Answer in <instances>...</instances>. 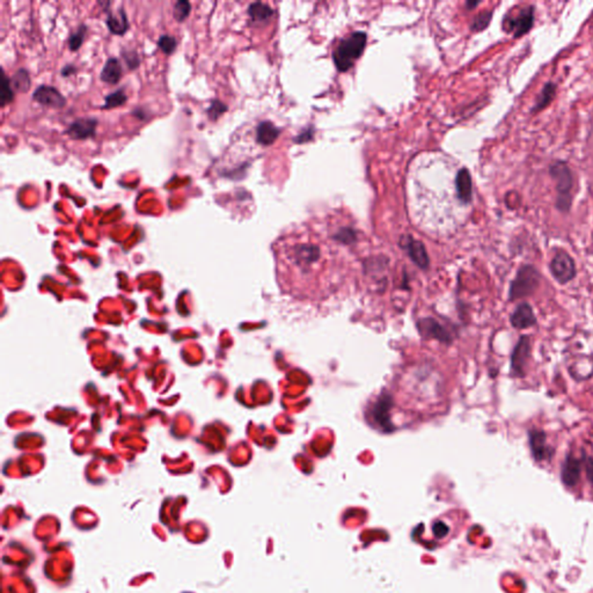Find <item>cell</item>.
<instances>
[{"label":"cell","mask_w":593,"mask_h":593,"mask_svg":"<svg viewBox=\"0 0 593 593\" xmlns=\"http://www.w3.org/2000/svg\"><path fill=\"white\" fill-rule=\"evenodd\" d=\"M528 445L532 457L538 462L550 460L555 455V448L547 443V435L543 430L531 429L528 431Z\"/></svg>","instance_id":"52a82bcc"},{"label":"cell","mask_w":593,"mask_h":593,"mask_svg":"<svg viewBox=\"0 0 593 593\" xmlns=\"http://www.w3.org/2000/svg\"><path fill=\"white\" fill-rule=\"evenodd\" d=\"M279 135H281V130L269 121H263L256 128V140L261 145H272Z\"/></svg>","instance_id":"2e32d148"},{"label":"cell","mask_w":593,"mask_h":593,"mask_svg":"<svg viewBox=\"0 0 593 593\" xmlns=\"http://www.w3.org/2000/svg\"><path fill=\"white\" fill-rule=\"evenodd\" d=\"M102 82L106 84H117L122 78V65L117 58L111 57L106 62L101 71Z\"/></svg>","instance_id":"e0dca14e"},{"label":"cell","mask_w":593,"mask_h":593,"mask_svg":"<svg viewBox=\"0 0 593 593\" xmlns=\"http://www.w3.org/2000/svg\"><path fill=\"white\" fill-rule=\"evenodd\" d=\"M479 1H474V3H472V1H468V3H466V6L468 7V10H472L473 7H477V5H479Z\"/></svg>","instance_id":"d6a6232c"},{"label":"cell","mask_w":593,"mask_h":593,"mask_svg":"<svg viewBox=\"0 0 593 593\" xmlns=\"http://www.w3.org/2000/svg\"><path fill=\"white\" fill-rule=\"evenodd\" d=\"M158 47L160 48V50L164 54L172 55L177 49V38H173L171 35H161L158 41Z\"/></svg>","instance_id":"d4e9b609"},{"label":"cell","mask_w":593,"mask_h":593,"mask_svg":"<svg viewBox=\"0 0 593 593\" xmlns=\"http://www.w3.org/2000/svg\"><path fill=\"white\" fill-rule=\"evenodd\" d=\"M534 23V7L527 6L521 9L514 18L505 16L503 28L505 32L512 33L514 38H519L530 32Z\"/></svg>","instance_id":"8992f818"},{"label":"cell","mask_w":593,"mask_h":593,"mask_svg":"<svg viewBox=\"0 0 593 593\" xmlns=\"http://www.w3.org/2000/svg\"><path fill=\"white\" fill-rule=\"evenodd\" d=\"M583 461L575 457L572 453L565 455V461L562 464L561 479L565 486L574 487L581 479L582 465Z\"/></svg>","instance_id":"30bf717a"},{"label":"cell","mask_w":593,"mask_h":593,"mask_svg":"<svg viewBox=\"0 0 593 593\" xmlns=\"http://www.w3.org/2000/svg\"><path fill=\"white\" fill-rule=\"evenodd\" d=\"M366 45V34L355 32L341 40L335 49L333 58L338 71L344 72L354 65L355 60L363 54Z\"/></svg>","instance_id":"6da1fadb"},{"label":"cell","mask_w":593,"mask_h":593,"mask_svg":"<svg viewBox=\"0 0 593 593\" xmlns=\"http://www.w3.org/2000/svg\"><path fill=\"white\" fill-rule=\"evenodd\" d=\"M549 270L553 278L561 285L568 284L577 274L574 259L568 253L561 250H558L555 255L553 256L552 261L549 263Z\"/></svg>","instance_id":"277c9868"},{"label":"cell","mask_w":593,"mask_h":593,"mask_svg":"<svg viewBox=\"0 0 593 593\" xmlns=\"http://www.w3.org/2000/svg\"><path fill=\"white\" fill-rule=\"evenodd\" d=\"M492 18V12H490V11L480 13L479 16L473 20V23L470 25V29L473 32H481V31L486 29L489 26Z\"/></svg>","instance_id":"cb8c5ba5"},{"label":"cell","mask_w":593,"mask_h":593,"mask_svg":"<svg viewBox=\"0 0 593 593\" xmlns=\"http://www.w3.org/2000/svg\"><path fill=\"white\" fill-rule=\"evenodd\" d=\"M107 13V26L111 34L124 35L129 31V20L123 9H118L117 14L109 10Z\"/></svg>","instance_id":"9a60e30c"},{"label":"cell","mask_w":593,"mask_h":593,"mask_svg":"<svg viewBox=\"0 0 593 593\" xmlns=\"http://www.w3.org/2000/svg\"><path fill=\"white\" fill-rule=\"evenodd\" d=\"M549 173L553 180L556 182V192H558L556 208L560 211L568 212L571 206V201H572L570 195L572 184H574L572 172L565 161H555L550 165Z\"/></svg>","instance_id":"3957f363"},{"label":"cell","mask_w":593,"mask_h":593,"mask_svg":"<svg viewBox=\"0 0 593 593\" xmlns=\"http://www.w3.org/2000/svg\"><path fill=\"white\" fill-rule=\"evenodd\" d=\"M74 71H76V69H74L72 65H67V67L62 70V74H63L64 77H69L71 76V74H73Z\"/></svg>","instance_id":"1f68e13d"},{"label":"cell","mask_w":593,"mask_h":593,"mask_svg":"<svg viewBox=\"0 0 593 593\" xmlns=\"http://www.w3.org/2000/svg\"><path fill=\"white\" fill-rule=\"evenodd\" d=\"M33 99L42 106L56 108V109H60L67 104V99L64 98L62 93L52 86H38V89H35Z\"/></svg>","instance_id":"ba28073f"},{"label":"cell","mask_w":593,"mask_h":593,"mask_svg":"<svg viewBox=\"0 0 593 593\" xmlns=\"http://www.w3.org/2000/svg\"><path fill=\"white\" fill-rule=\"evenodd\" d=\"M555 84L554 82H547L546 85L543 86V91L540 93L539 96L536 99V104L532 108V113H538V111H543V108H546L555 98Z\"/></svg>","instance_id":"ac0fdd59"},{"label":"cell","mask_w":593,"mask_h":593,"mask_svg":"<svg viewBox=\"0 0 593 593\" xmlns=\"http://www.w3.org/2000/svg\"><path fill=\"white\" fill-rule=\"evenodd\" d=\"M226 111H228V106L226 104H223L219 100H215V101L211 102L210 107L206 109V114H208L210 120L216 121L219 118V116L224 114Z\"/></svg>","instance_id":"4316f807"},{"label":"cell","mask_w":593,"mask_h":593,"mask_svg":"<svg viewBox=\"0 0 593 593\" xmlns=\"http://www.w3.org/2000/svg\"><path fill=\"white\" fill-rule=\"evenodd\" d=\"M313 137V130H306V131H304L303 133H300L299 136H296V139H294V142L296 143H306L309 140H311V138Z\"/></svg>","instance_id":"4dcf8cb0"},{"label":"cell","mask_w":593,"mask_h":593,"mask_svg":"<svg viewBox=\"0 0 593 593\" xmlns=\"http://www.w3.org/2000/svg\"><path fill=\"white\" fill-rule=\"evenodd\" d=\"M584 461H585V472H587V479L592 483L593 486V459L592 458H587Z\"/></svg>","instance_id":"f546056e"},{"label":"cell","mask_w":593,"mask_h":593,"mask_svg":"<svg viewBox=\"0 0 593 593\" xmlns=\"http://www.w3.org/2000/svg\"><path fill=\"white\" fill-rule=\"evenodd\" d=\"M192 12V5L189 1L187 0H180L174 5V19L177 20V23H183L186 21L187 18L189 16Z\"/></svg>","instance_id":"7402d4cb"},{"label":"cell","mask_w":593,"mask_h":593,"mask_svg":"<svg viewBox=\"0 0 593 593\" xmlns=\"http://www.w3.org/2000/svg\"><path fill=\"white\" fill-rule=\"evenodd\" d=\"M541 281V274L532 265H521L509 289V301H517L533 296Z\"/></svg>","instance_id":"7a4b0ae2"},{"label":"cell","mask_w":593,"mask_h":593,"mask_svg":"<svg viewBox=\"0 0 593 593\" xmlns=\"http://www.w3.org/2000/svg\"><path fill=\"white\" fill-rule=\"evenodd\" d=\"M272 14H274V11L267 4L260 3V1L259 3H253L248 7V16H250L253 21L261 23V21L268 20Z\"/></svg>","instance_id":"d6986e66"},{"label":"cell","mask_w":593,"mask_h":593,"mask_svg":"<svg viewBox=\"0 0 593 593\" xmlns=\"http://www.w3.org/2000/svg\"><path fill=\"white\" fill-rule=\"evenodd\" d=\"M1 89H0V102H1V107H5L7 104H11L14 99V92L12 89V82L10 78H7L6 73L1 69Z\"/></svg>","instance_id":"ffe728a7"},{"label":"cell","mask_w":593,"mask_h":593,"mask_svg":"<svg viewBox=\"0 0 593 593\" xmlns=\"http://www.w3.org/2000/svg\"><path fill=\"white\" fill-rule=\"evenodd\" d=\"M98 121L95 118H78L67 128V135L72 139H87L95 136Z\"/></svg>","instance_id":"7c38bea8"},{"label":"cell","mask_w":593,"mask_h":593,"mask_svg":"<svg viewBox=\"0 0 593 593\" xmlns=\"http://www.w3.org/2000/svg\"><path fill=\"white\" fill-rule=\"evenodd\" d=\"M86 31H87L86 26L82 25L74 34L71 35V38H70L69 40L70 50H79L80 47H82V42L85 40Z\"/></svg>","instance_id":"484cf974"},{"label":"cell","mask_w":593,"mask_h":593,"mask_svg":"<svg viewBox=\"0 0 593 593\" xmlns=\"http://www.w3.org/2000/svg\"><path fill=\"white\" fill-rule=\"evenodd\" d=\"M455 193L461 204L468 206L473 199V183L467 168H461L455 180Z\"/></svg>","instance_id":"8fae6325"},{"label":"cell","mask_w":593,"mask_h":593,"mask_svg":"<svg viewBox=\"0 0 593 593\" xmlns=\"http://www.w3.org/2000/svg\"><path fill=\"white\" fill-rule=\"evenodd\" d=\"M126 100H128V96L124 94L123 91H118L114 92V93H111V94L108 95L107 98H106V101H104V109H111V108H116L118 106H122V104H126Z\"/></svg>","instance_id":"603a6c76"},{"label":"cell","mask_w":593,"mask_h":593,"mask_svg":"<svg viewBox=\"0 0 593 593\" xmlns=\"http://www.w3.org/2000/svg\"><path fill=\"white\" fill-rule=\"evenodd\" d=\"M531 353H532L531 338L528 335H523L518 340L517 343L514 345V350H512L511 358H510V363H511L510 376L514 377V378H525V376H526V366L528 360H530Z\"/></svg>","instance_id":"5b68a950"},{"label":"cell","mask_w":593,"mask_h":593,"mask_svg":"<svg viewBox=\"0 0 593 593\" xmlns=\"http://www.w3.org/2000/svg\"><path fill=\"white\" fill-rule=\"evenodd\" d=\"M319 257V248L312 245H301L294 248V260L301 268H309V265L316 262Z\"/></svg>","instance_id":"5bb4252c"},{"label":"cell","mask_w":593,"mask_h":593,"mask_svg":"<svg viewBox=\"0 0 593 593\" xmlns=\"http://www.w3.org/2000/svg\"><path fill=\"white\" fill-rule=\"evenodd\" d=\"M510 323L512 327L519 331L531 328L538 323L536 313L528 303L518 304L511 316H510Z\"/></svg>","instance_id":"9c48e42d"},{"label":"cell","mask_w":593,"mask_h":593,"mask_svg":"<svg viewBox=\"0 0 593 593\" xmlns=\"http://www.w3.org/2000/svg\"><path fill=\"white\" fill-rule=\"evenodd\" d=\"M122 56H123L126 65L129 67V69L135 70L139 67L140 60H139V56L137 55L136 51L126 50V49H123V50H122Z\"/></svg>","instance_id":"83f0119b"},{"label":"cell","mask_w":593,"mask_h":593,"mask_svg":"<svg viewBox=\"0 0 593 593\" xmlns=\"http://www.w3.org/2000/svg\"><path fill=\"white\" fill-rule=\"evenodd\" d=\"M402 247L407 250L411 260L416 265L423 267V268H426V265H429V257L426 254V248L420 241H417L411 237H404L402 238Z\"/></svg>","instance_id":"4fadbf2b"},{"label":"cell","mask_w":593,"mask_h":593,"mask_svg":"<svg viewBox=\"0 0 593 593\" xmlns=\"http://www.w3.org/2000/svg\"><path fill=\"white\" fill-rule=\"evenodd\" d=\"M12 86L16 91L26 93L31 89V77L27 70L21 69L16 71V74L12 78Z\"/></svg>","instance_id":"44dd1931"},{"label":"cell","mask_w":593,"mask_h":593,"mask_svg":"<svg viewBox=\"0 0 593 593\" xmlns=\"http://www.w3.org/2000/svg\"><path fill=\"white\" fill-rule=\"evenodd\" d=\"M335 238L342 241V243H350L356 240V233L350 228H343L335 235Z\"/></svg>","instance_id":"f1b7e54d"}]
</instances>
